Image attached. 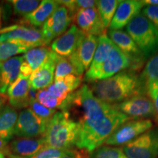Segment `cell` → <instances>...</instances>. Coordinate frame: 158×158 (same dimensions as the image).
<instances>
[{
  "mask_svg": "<svg viewBox=\"0 0 158 158\" xmlns=\"http://www.w3.org/2000/svg\"><path fill=\"white\" fill-rule=\"evenodd\" d=\"M59 109L70 117L76 116L79 130L76 146L90 154L106 143L122 124L133 119L113 105L97 98L87 85L68 96Z\"/></svg>",
  "mask_w": 158,
  "mask_h": 158,
  "instance_id": "1",
  "label": "cell"
},
{
  "mask_svg": "<svg viewBox=\"0 0 158 158\" xmlns=\"http://www.w3.org/2000/svg\"><path fill=\"white\" fill-rule=\"evenodd\" d=\"M97 98L116 105L133 97L147 94V89L138 73L127 69L115 76L92 83L89 86Z\"/></svg>",
  "mask_w": 158,
  "mask_h": 158,
  "instance_id": "2",
  "label": "cell"
},
{
  "mask_svg": "<svg viewBox=\"0 0 158 158\" xmlns=\"http://www.w3.org/2000/svg\"><path fill=\"white\" fill-rule=\"evenodd\" d=\"M130 67V61L106 35L99 37L93 60L86 72V81L94 83L110 78Z\"/></svg>",
  "mask_w": 158,
  "mask_h": 158,
  "instance_id": "3",
  "label": "cell"
},
{
  "mask_svg": "<svg viewBox=\"0 0 158 158\" xmlns=\"http://www.w3.org/2000/svg\"><path fill=\"white\" fill-rule=\"evenodd\" d=\"M79 127L64 111H56L47 124L43 135L47 147L60 150L74 148L78 138Z\"/></svg>",
  "mask_w": 158,
  "mask_h": 158,
  "instance_id": "4",
  "label": "cell"
},
{
  "mask_svg": "<svg viewBox=\"0 0 158 158\" xmlns=\"http://www.w3.org/2000/svg\"><path fill=\"white\" fill-rule=\"evenodd\" d=\"M125 28L147 60L157 54L158 29L143 14L135 16Z\"/></svg>",
  "mask_w": 158,
  "mask_h": 158,
  "instance_id": "5",
  "label": "cell"
},
{
  "mask_svg": "<svg viewBox=\"0 0 158 158\" xmlns=\"http://www.w3.org/2000/svg\"><path fill=\"white\" fill-rule=\"evenodd\" d=\"M0 34V44L5 42H15L31 48L48 45L42 31L32 27L13 25L1 29Z\"/></svg>",
  "mask_w": 158,
  "mask_h": 158,
  "instance_id": "6",
  "label": "cell"
},
{
  "mask_svg": "<svg viewBox=\"0 0 158 158\" xmlns=\"http://www.w3.org/2000/svg\"><path fill=\"white\" fill-rule=\"evenodd\" d=\"M127 158H158V129H151L122 148Z\"/></svg>",
  "mask_w": 158,
  "mask_h": 158,
  "instance_id": "7",
  "label": "cell"
},
{
  "mask_svg": "<svg viewBox=\"0 0 158 158\" xmlns=\"http://www.w3.org/2000/svg\"><path fill=\"white\" fill-rule=\"evenodd\" d=\"M108 37L129 59L130 67L128 69L138 73L143 68L147 59L127 31L109 29Z\"/></svg>",
  "mask_w": 158,
  "mask_h": 158,
  "instance_id": "8",
  "label": "cell"
},
{
  "mask_svg": "<svg viewBox=\"0 0 158 158\" xmlns=\"http://www.w3.org/2000/svg\"><path fill=\"white\" fill-rule=\"evenodd\" d=\"M152 127V122L148 118L130 119L118 127L108 138L106 141V144L110 147L124 146L151 130Z\"/></svg>",
  "mask_w": 158,
  "mask_h": 158,
  "instance_id": "9",
  "label": "cell"
},
{
  "mask_svg": "<svg viewBox=\"0 0 158 158\" xmlns=\"http://www.w3.org/2000/svg\"><path fill=\"white\" fill-rule=\"evenodd\" d=\"M113 106L116 109L131 118H145L157 115L152 100L148 94L133 97Z\"/></svg>",
  "mask_w": 158,
  "mask_h": 158,
  "instance_id": "10",
  "label": "cell"
},
{
  "mask_svg": "<svg viewBox=\"0 0 158 158\" xmlns=\"http://www.w3.org/2000/svg\"><path fill=\"white\" fill-rule=\"evenodd\" d=\"M73 21V17L66 7L59 5L50 18L43 24L42 29L43 35L47 44H50L53 40L64 34L69 29Z\"/></svg>",
  "mask_w": 158,
  "mask_h": 158,
  "instance_id": "11",
  "label": "cell"
},
{
  "mask_svg": "<svg viewBox=\"0 0 158 158\" xmlns=\"http://www.w3.org/2000/svg\"><path fill=\"white\" fill-rule=\"evenodd\" d=\"M47 124L37 117L30 108H25L20 112L18 116L15 135L24 138L43 137Z\"/></svg>",
  "mask_w": 158,
  "mask_h": 158,
  "instance_id": "12",
  "label": "cell"
},
{
  "mask_svg": "<svg viewBox=\"0 0 158 158\" xmlns=\"http://www.w3.org/2000/svg\"><path fill=\"white\" fill-rule=\"evenodd\" d=\"M99 37L86 35L77 50L68 57L73 66L76 68L78 76L82 77L85 71L89 68L98 44Z\"/></svg>",
  "mask_w": 158,
  "mask_h": 158,
  "instance_id": "13",
  "label": "cell"
},
{
  "mask_svg": "<svg viewBox=\"0 0 158 158\" xmlns=\"http://www.w3.org/2000/svg\"><path fill=\"white\" fill-rule=\"evenodd\" d=\"M86 34L76 24H73L64 34L51 43V50L59 56L68 58L77 50Z\"/></svg>",
  "mask_w": 158,
  "mask_h": 158,
  "instance_id": "14",
  "label": "cell"
},
{
  "mask_svg": "<svg viewBox=\"0 0 158 158\" xmlns=\"http://www.w3.org/2000/svg\"><path fill=\"white\" fill-rule=\"evenodd\" d=\"M76 26L86 35L100 37L106 35L102 20L96 7L80 10L74 16Z\"/></svg>",
  "mask_w": 158,
  "mask_h": 158,
  "instance_id": "15",
  "label": "cell"
},
{
  "mask_svg": "<svg viewBox=\"0 0 158 158\" xmlns=\"http://www.w3.org/2000/svg\"><path fill=\"white\" fill-rule=\"evenodd\" d=\"M144 4L138 0H124L120 1L115 14L110 23V30H121L135 16L140 14L143 8Z\"/></svg>",
  "mask_w": 158,
  "mask_h": 158,
  "instance_id": "16",
  "label": "cell"
},
{
  "mask_svg": "<svg viewBox=\"0 0 158 158\" xmlns=\"http://www.w3.org/2000/svg\"><path fill=\"white\" fill-rule=\"evenodd\" d=\"M53 52L51 48L43 46L32 48L25 53L23 56L19 77L29 78L33 72L48 61Z\"/></svg>",
  "mask_w": 158,
  "mask_h": 158,
  "instance_id": "17",
  "label": "cell"
},
{
  "mask_svg": "<svg viewBox=\"0 0 158 158\" xmlns=\"http://www.w3.org/2000/svg\"><path fill=\"white\" fill-rule=\"evenodd\" d=\"M58 58L59 55L53 52L48 61L32 73L29 78L31 87L40 91L47 89L53 84Z\"/></svg>",
  "mask_w": 158,
  "mask_h": 158,
  "instance_id": "18",
  "label": "cell"
},
{
  "mask_svg": "<svg viewBox=\"0 0 158 158\" xmlns=\"http://www.w3.org/2000/svg\"><path fill=\"white\" fill-rule=\"evenodd\" d=\"M30 87L29 78L18 77L7 92L10 106L15 109L28 108L31 103L29 99Z\"/></svg>",
  "mask_w": 158,
  "mask_h": 158,
  "instance_id": "19",
  "label": "cell"
},
{
  "mask_svg": "<svg viewBox=\"0 0 158 158\" xmlns=\"http://www.w3.org/2000/svg\"><path fill=\"white\" fill-rule=\"evenodd\" d=\"M46 146L43 137H18L9 144L10 154L23 158H31Z\"/></svg>",
  "mask_w": 158,
  "mask_h": 158,
  "instance_id": "20",
  "label": "cell"
},
{
  "mask_svg": "<svg viewBox=\"0 0 158 158\" xmlns=\"http://www.w3.org/2000/svg\"><path fill=\"white\" fill-rule=\"evenodd\" d=\"M23 56H15L0 64V93L5 94L19 76Z\"/></svg>",
  "mask_w": 158,
  "mask_h": 158,
  "instance_id": "21",
  "label": "cell"
},
{
  "mask_svg": "<svg viewBox=\"0 0 158 158\" xmlns=\"http://www.w3.org/2000/svg\"><path fill=\"white\" fill-rule=\"evenodd\" d=\"M81 81L82 77L68 75L54 81V84L46 89V90L55 98L65 100L80 86Z\"/></svg>",
  "mask_w": 158,
  "mask_h": 158,
  "instance_id": "22",
  "label": "cell"
},
{
  "mask_svg": "<svg viewBox=\"0 0 158 158\" xmlns=\"http://www.w3.org/2000/svg\"><path fill=\"white\" fill-rule=\"evenodd\" d=\"M59 4L57 1L44 0L41 1L38 7L23 18V22L35 27H43V26L51 15L54 13Z\"/></svg>",
  "mask_w": 158,
  "mask_h": 158,
  "instance_id": "23",
  "label": "cell"
},
{
  "mask_svg": "<svg viewBox=\"0 0 158 158\" xmlns=\"http://www.w3.org/2000/svg\"><path fill=\"white\" fill-rule=\"evenodd\" d=\"M18 116L16 110L10 105L0 110V138L9 142L15 135V130L16 126Z\"/></svg>",
  "mask_w": 158,
  "mask_h": 158,
  "instance_id": "24",
  "label": "cell"
},
{
  "mask_svg": "<svg viewBox=\"0 0 158 158\" xmlns=\"http://www.w3.org/2000/svg\"><path fill=\"white\" fill-rule=\"evenodd\" d=\"M119 2L120 1L118 0L96 1V8L106 29L110 27Z\"/></svg>",
  "mask_w": 158,
  "mask_h": 158,
  "instance_id": "25",
  "label": "cell"
},
{
  "mask_svg": "<svg viewBox=\"0 0 158 158\" xmlns=\"http://www.w3.org/2000/svg\"><path fill=\"white\" fill-rule=\"evenodd\" d=\"M31 48L21 43L15 42H5L0 44V64L13 58V56L27 53Z\"/></svg>",
  "mask_w": 158,
  "mask_h": 158,
  "instance_id": "26",
  "label": "cell"
},
{
  "mask_svg": "<svg viewBox=\"0 0 158 158\" xmlns=\"http://www.w3.org/2000/svg\"><path fill=\"white\" fill-rule=\"evenodd\" d=\"M140 78L146 87L150 84H158V53L150 58L145 64Z\"/></svg>",
  "mask_w": 158,
  "mask_h": 158,
  "instance_id": "27",
  "label": "cell"
},
{
  "mask_svg": "<svg viewBox=\"0 0 158 158\" xmlns=\"http://www.w3.org/2000/svg\"><path fill=\"white\" fill-rule=\"evenodd\" d=\"M9 2L13 5L15 15L25 17L35 10L41 2L39 0H12Z\"/></svg>",
  "mask_w": 158,
  "mask_h": 158,
  "instance_id": "28",
  "label": "cell"
},
{
  "mask_svg": "<svg viewBox=\"0 0 158 158\" xmlns=\"http://www.w3.org/2000/svg\"><path fill=\"white\" fill-rule=\"evenodd\" d=\"M89 158H127L122 148L110 146H101L90 154Z\"/></svg>",
  "mask_w": 158,
  "mask_h": 158,
  "instance_id": "29",
  "label": "cell"
},
{
  "mask_svg": "<svg viewBox=\"0 0 158 158\" xmlns=\"http://www.w3.org/2000/svg\"><path fill=\"white\" fill-rule=\"evenodd\" d=\"M68 75H75V76H78L76 68L73 66L69 59L65 57L59 56L56 69H55L54 81H56Z\"/></svg>",
  "mask_w": 158,
  "mask_h": 158,
  "instance_id": "30",
  "label": "cell"
},
{
  "mask_svg": "<svg viewBox=\"0 0 158 158\" xmlns=\"http://www.w3.org/2000/svg\"><path fill=\"white\" fill-rule=\"evenodd\" d=\"M37 100L40 103L50 109L56 110L60 108L65 100L57 98L52 96L48 92L46 89L38 91L37 94Z\"/></svg>",
  "mask_w": 158,
  "mask_h": 158,
  "instance_id": "31",
  "label": "cell"
},
{
  "mask_svg": "<svg viewBox=\"0 0 158 158\" xmlns=\"http://www.w3.org/2000/svg\"><path fill=\"white\" fill-rule=\"evenodd\" d=\"M29 108L32 110L33 113L37 117H39L47 124L51 121V119L56 112V110L50 109V108L43 106L37 100L31 102L30 105H29Z\"/></svg>",
  "mask_w": 158,
  "mask_h": 158,
  "instance_id": "32",
  "label": "cell"
},
{
  "mask_svg": "<svg viewBox=\"0 0 158 158\" xmlns=\"http://www.w3.org/2000/svg\"><path fill=\"white\" fill-rule=\"evenodd\" d=\"M64 150L54 149L45 146L39 152L31 158H61L64 154Z\"/></svg>",
  "mask_w": 158,
  "mask_h": 158,
  "instance_id": "33",
  "label": "cell"
},
{
  "mask_svg": "<svg viewBox=\"0 0 158 158\" xmlns=\"http://www.w3.org/2000/svg\"><path fill=\"white\" fill-rule=\"evenodd\" d=\"M142 13L158 29V6L147 5L142 9Z\"/></svg>",
  "mask_w": 158,
  "mask_h": 158,
  "instance_id": "34",
  "label": "cell"
},
{
  "mask_svg": "<svg viewBox=\"0 0 158 158\" xmlns=\"http://www.w3.org/2000/svg\"><path fill=\"white\" fill-rule=\"evenodd\" d=\"M89 152L84 149H73L64 150L61 158H89Z\"/></svg>",
  "mask_w": 158,
  "mask_h": 158,
  "instance_id": "35",
  "label": "cell"
},
{
  "mask_svg": "<svg viewBox=\"0 0 158 158\" xmlns=\"http://www.w3.org/2000/svg\"><path fill=\"white\" fill-rule=\"evenodd\" d=\"M147 94L152 100L156 112L158 115V84L153 83V84H149L147 86Z\"/></svg>",
  "mask_w": 158,
  "mask_h": 158,
  "instance_id": "36",
  "label": "cell"
},
{
  "mask_svg": "<svg viewBox=\"0 0 158 158\" xmlns=\"http://www.w3.org/2000/svg\"><path fill=\"white\" fill-rule=\"evenodd\" d=\"M77 10L94 8L96 7V1L93 0H76Z\"/></svg>",
  "mask_w": 158,
  "mask_h": 158,
  "instance_id": "37",
  "label": "cell"
},
{
  "mask_svg": "<svg viewBox=\"0 0 158 158\" xmlns=\"http://www.w3.org/2000/svg\"><path fill=\"white\" fill-rule=\"evenodd\" d=\"M0 152H2L6 156H9L10 155L8 142L4 141V140L1 139V138H0Z\"/></svg>",
  "mask_w": 158,
  "mask_h": 158,
  "instance_id": "38",
  "label": "cell"
},
{
  "mask_svg": "<svg viewBox=\"0 0 158 158\" xmlns=\"http://www.w3.org/2000/svg\"><path fill=\"white\" fill-rule=\"evenodd\" d=\"M7 100V97L5 94L0 93V110L4 106H6V102Z\"/></svg>",
  "mask_w": 158,
  "mask_h": 158,
  "instance_id": "39",
  "label": "cell"
},
{
  "mask_svg": "<svg viewBox=\"0 0 158 158\" xmlns=\"http://www.w3.org/2000/svg\"><path fill=\"white\" fill-rule=\"evenodd\" d=\"M142 2H143L144 5L158 6V0H144Z\"/></svg>",
  "mask_w": 158,
  "mask_h": 158,
  "instance_id": "40",
  "label": "cell"
},
{
  "mask_svg": "<svg viewBox=\"0 0 158 158\" xmlns=\"http://www.w3.org/2000/svg\"><path fill=\"white\" fill-rule=\"evenodd\" d=\"M9 158H23V157H19V156H15V155H13L10 154L9 156H7Z\"/></svg>",
  "mask_w": 158,
  "mask_h": 158,
  "instance_id": "41",
  "label": "cell"
},
{
  "mask_svg": "<svg viewBox=\"0 0 158 158\" xmlns=\"http://www.w3.org/2000/svg\"><path fill=\"white\" fill-rule=\"evenodd\" d=\"M2 15V6L0 5V24H1Z\"/></svg>",
  "mask_w": 158,
  "mask_h": 158,
  "instance_id": "42",
  "label": "cell"
},
{
  "mask_svg": "<svg viewBox=\"0 0 158 158\" xmlns=\"http://www.w3.org/2000/svg\"><path fill=\"white\" fill-rule=\"evenodd\" d=\"M0 158H5V155L1 152H0Z\"/></svg>",
  "mask_w": 158,
  "mask_h": 158,
  "instance_id": "43",
  "label": "cell"
},
{
  "mask_svg": "<svg viewBox=\"0 0 158 158\" xmlns=\"http://www.w3.org/2000/svg\"><path fill=\"white\" fill-rule=\"evenodd\" d=\"M0 30H1V24H0Z\"/></svg>",
  "mask_w": 158,
  "mask_h": 158,
  "instance_id": "44",
  "label": "cell"
}]
</instances>
